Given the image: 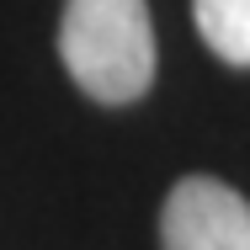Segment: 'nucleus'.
<instances>
[{
  "instance_id": "nucleus-3",
  "label": "nucleus",
  "mask_w": 250,
  "mask_h": 250,
  "mask_svg": "<svg viewBox=\"0 0 250 250\" xmlns=\"http://www.w3.org/2000/svg\"><path fill=\"white\" fill-rule=\"evenodd\" d=\"M202 43L224 64L250 69V0H192Z\"/></svg>"
},
{
  "instance_id": "nucleus-2",
  "label": "nucleus",
  "mask_w": 250,
  "mask_h": 250,
  "mask_svg": "<svg viewBox=\"0 0 250 250\" xmlns=\"http://www.w3.org/2000/svg\"><path fill=\"white\" fill-rule=\"evenodd\" d=\"M160 245L165 250H250V202L213 176H187L165 197Z\"/></svg>"
},
{
  "instance_id": "nucleus-1",
  "label": "nucleus",
  "mask_w": 250,
  "mask_h": 250,
  "mask_svg": "<svg viewBox=\"0 0 250 250\" xmlns=\"http://www.w3.org/2000/svg\"><path fill=\"white\" fill-rule=\"evenodd\" d=\"M59 59L85 96L123 106L154 80V27L144 0H64Z\"/></svg>"
}]
</instances>
